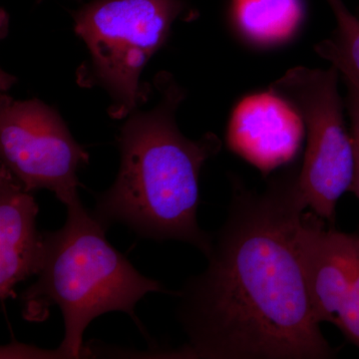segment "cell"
Listing matches in <instances>:
<instances>
[{
    "instance_id": "cell-1",
    "label": "cell",
    "mask_w": 359,
    "mask_h": 359,
    "mask_svg": "<svg viewBox=\"0 0 359 359\" xmlns=\"http://www.w3.org/2000/svg\"><path fill=\"white\" fill-rule=\"evenodd\" d=\"M223 226L207 269L175 297L188 341L168 355L203 359H330L314 316L297 231L306 210L297 172L262 192L231 180Z\"/></svg>"
},
{
    "instance_id": "cell-2",
    "label": "cell",
    "mask_w": 359,
    "mask_h": 359,
    "mask_svg": "<svg viewBox=\"0 0 359 359\" xmlns=\"http://www.w3.org/2000/svg\"><path fill=\"white\" fill-rule=\"evenodd\" d=\"M156 86L157 106L132 113L122 127L119 172L91 214L106 229L123 224L139 237L180 241L205 256L212 235L198 224L200 174L222 142L212 133L198 140L184 136L175 116L185 93L167 73L158 75Z\"/></svg>"
},
{
    "instance_id": "cell-3",
    "label": "cell",
    "mask_w": 359,
    "mask_h": 359,
    "mask_svg": "<svg viewBox=\"0 0 359 359\" xmlns=\"http://www.w3.org/2000/svg\"><path fill=\"white\" fill-rule=\"evenodd\" d=\"M67 207L65 226L43 233L44 250L39 280L21 295L26 320L42 321L57 306L65 335L55 355H84L83 334L94 318L123 311L139 323L135 306L149 292H168L157 280L141 275L106 240L107 229L87 211L80 198Z\"/></svg>"
},
{
    "instance_id": "cell-4",
    "label": "cell",
    "mask_w": 359,
    "mask_h": 359,
    "mask_svg": "<svg viewBox=\"0 0 359 359\" xmlns=\"http://www.w3.org/2000/svg\"><path fill=\"white\" fill-rule=\"evenodd\" d=\"M185 9L182 0H92L74 13L75 32L90 54L84 81L109 93L115 119L131 114L145 100L142 71Z\"/></svg>"
},
{
    "instance_id": "cell-5",
    "label": "cell",
    "mask_w": 359,
    "mask_h": 359,
    "mask_svg": "<svg viewBox=\"0 0 359 359\" xmlns=\"http://www.w3.org/2000/svg\"><path fill=\"white\" fill-rule=\"evenodd\" d=\"M339 74L334 65L325 70L294 67L271 86L304 120L308 144L297 186L306 209L330 226L337 202L351 190L354 172L353 138L344 120Z\"/></svg>"
},
{
    "instance_id": "cell-6",
    "label": "cell",
    "mask_w": 359,
    "mask_h": 359,
    "mask_svg": "<svg viewBox=\"0 0 359 359\" xmlns=\"http://www.w3.org/2000/svg\"><path fill=\"white\" fill-rule=\"evenodd\" d=\"M0 147L2 165L28 192L46 189L65 205L79 198L77 173L88 153L46 104L2 96Z\"/></svg>"
},
{
    "instance_id": "cell-7",
    "label": "cell",
    "mask_w": 359,
    "mask_h": 359,
    "mask_svg": "<svg viewBox=\"0 0 359 359\" xmlns=\"http://www.w3.org/2000/svg\"><path fill=\"white\" fill-rule=\"evenodd\" d=\"M297 238L316 320L335 325L359 348V233L327 228L309 211Z\"/></svg>"
},
{
    "instance_id": "cell-8",
    "label": "cell",
    "mask_w": 359,
    "mask_h": 359,
    "mask_svg": "<svg viewBox=\"0 0 359 359\" xmlns=\"http://www.w3.org/2000/svg\"><path fill=\"white\" fill-rule=\"evenodd\" d=\"M304 132L297 108L269 88L238 103L229 121L226 144L235 154L269 175L294 159Z\"/></svg>"
},
{
    "instance_id": "cell-9",
    "label": "cell",
    "mask_w": 359,
    "mask_h": 359,
    "mask_svg": "<svg viewBox=\"0 0 359 359\" xmlns=\"http://www.w3.org/2000/svg\"><path fill=\"white\" fill-rule=\"evenodd\" d=\"M39 205L4 165L0 170V297H14L18 283L39 273L43 233H39Z\"/></svg>"
},
{
    "instance_id": "cell-10",
    "label": "cell",
    "mask_w": 359,
    "mask_h": 359,
    "mask_svg": "<svg viewBox=\"0 0 359 359\" xmlns=\"http://www.w3.org/2000/svg\"><path fill=\"white\" fill-rule=\"evenodd\" d=\"M230 15L245 41L257 47L278 46L301 29L304 0H231Z\"/></svg>"
},
{
    "instance_id": "cell-11",
    "label": "cell",
    "mask_w": 359,
    "mask_h": 359,
    "mask_svg": "<svg viewBox=\"0 0 359 359\" xmlns=\"http://www.w3.org/2000/svg\"><path fill=\"white\" fill-rule=\"evenodd\" d=\"M337 21L332 39L316 45V51L337 69H347L359 81V18L344 0H327Z\"/></svg>"
},
{
    "instance_id": "cell-12",
    "label": "cell",
    "mask_w": 359,
    "mask_h": 359,
    "mask_svg": "<svg viewBox=\"0 0 359 359\" xmlns=\"http://www.w3.org/2000/svg\"><path fill=\"white\" fill-rule=\"evenodd\" d=\"M346 86V108L351 119V134L354 150V172L349 192L359 199V81L351 71L339 69Z\"/></svg>"
},
{
    "instance_id": "cell-13",
    "label": "cell",
    "mask_w": 359,
    "mask_h": 359,
    "mask_svg": "<svg viewBox=\"0 0 359 359\" xmlns=\"http://www.w3.org/2000/svg\"><path fill=\"white\" fill-rule=\"evenodd\" d=\"M40 1H42V0H37V2H40Z\"/></svg>"
}]
</instances>
